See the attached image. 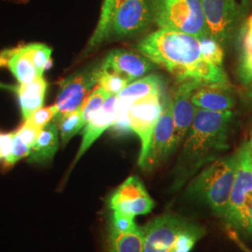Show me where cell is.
I'll return each mask as SVG.
<instances>
[{
  "mask_svg": "<svg viewBox=\"0 0 252 252\" xmlns=\"http://www.w3.org/2000/svg\"><path fill=\"white\" fill-rule=\"evenodd\" d=\"M135 48L180 82L231 84L224 68L209 63L205 58L196 36L160 28L144 36Z\"/></svg>",
  "mask_w": 252,
  "mask_h": 252,
  "instance_id": "obj_1",
  "label": "cell"
},
{
  "mask_svg": "<svg viewBox=\"0 0 252 252\" xmlns=\"http://www.w3.org/2000/svg\"><path fill=\"white\" fill-rule=\"evenodd\" d=\"M234 112L197 108L175 167L172 189H180L207 163L229 148Z\"/></svg>",
  "mask_w": 252,
  "mask_h": 252,
  "instance_id": "obj_2",
  "label": "cell"
},
{
  "mask_svg": "<svg viewBox=\"0 0 252 252\" xmlns=\"http://www.w3.org/2000/svg\"><path fill=\"white\" fill-rule=\"evenodd\" d=\"M236 164V152L210 162L190 181L187 189L188 195L206 204L217 216L225 220Z\"/></svg>",
  "mask_w": 252,
  "mask_h": 252,
  "instance_id": "obj_3",
  "label": "cell"
},
{
  "mask_svg": "<svg viewBox=\"0 0 252 252\" xmlns=\"http://www.w3.org/2000/svg\"><path fill=\"white\" fill-rule=\"evenodd\" d=\"M153 22L162 29L198 38L210 36L200 0H151Z\"/></svg>",
  "mask_w": 252,
  "mask_h": 252,
  "instance_id": "obj_4",
  "label": "cell"
},
{
  "mask_svg": "<svg viewBox=\"0 0 252 252\" xmlns=\"http://www.w3.org/2000/svg\"><path fill=\"white\" fill-rule=\"evenodd\" d=\"M237 153L234 186L225 217L226 224L252 237V220L248 201L252 193V160L250 141H244Z\"/></svg>",
  "mask_w": 252,
  "mask_h": 252,
  "instance_id": "obj_5",
  "label": "cell"
},
{
  "mask_svg": "<svg viewBox=\"0 0 252 252\" xmlns=\"http://www.w3.org/2000/svg\"><path fill=\"white\" fill-rule=\"evenodd\" d=\"M164 101L162 95L151 94L135 100L128 111L130 128L140 140L138 165L143 166L148 156L154 129L161 117Z\"/></svg>",
  "mask_w": 252,
  "mask_h": 252,
  "instance_id": "obj_6",
  "label": "cell"
},
{
  "mask_svg": "<svg viewBox=\"0 0 252 252\" xmlns=\"http://www.w3.org/2000/svg\"><path fill=\"white\" fill-rule=\"evenodd\" d=\"M210 36L222 46L234 37L242 17L235 0H200Z\"/></svg>",
  "mask_w": 252,
  "mask_h": 252,
  "instance_id": "obj_7",
  "label": "cell"
},
{
  "mask_svg": "<svg viewBox=\"0 0 252 252\" xmlns=\"http://www.w3.org/2000/svg\"><path fill=\"white\" fill-rule=\"evenodd\" d=\"M100 65L96 64L74 73L60 82V92L54 104L57 108V116L54 121L81 107L91 91L97 84Z\"/></svg>",
  "mask_w": 252,
  "mask_h": 252,
  "instance_id": "obj_8",
  "label": "cell"
},
{
  "mask_svg": "<svg viewBox=\"0 0 252 252\" xmlns=\"http://www.w3.org/2000/svg\"><path fill=\"white\" fill-rule=\"evenodd\" d=\"M177 148L173 102L171 98H166L161 117L154 129L148 156L141 168L145 171H153L165 162Z\"/></svg>",
  "mask_w": 252,
  "mask_h": 252,
  "instance_id": "obj_9",
  "label": "cell"
},
{
  "mask_svg": "<svg viewBox=\"0 0 252 252\" xmlns=\"http://www.w3.org/2000/svg\"><path fill=\"white\" fill-rule=\"evenodd\" d=\"M108 207L112 211L136 217L152 212L154 202L140 179L131 176L112 192L108 198Z\"/></svg>",
  "mask_w": 252,
  "mask_h": 252,
  "instance_id": "obj_10",
  "label": "cell"
},
{
  "mask_svg": "<svg viewBox=\"0 0 252 252\" xmlns=\"http://www.w3.org/2000/svg\"><path fill=\"white\" fill-rule=\"evenodd\" d=\"M153 21L151 0H123L111 27V34L119 37L135 36L147 30Z\"/></svg>",
  "mask_w": 252,
  "mask_h": 252,
  "instance_id": "obj_11",
  "label": "cell"
},
{
  "mask_svg": "<svg viewBox=\"0 0 252 252\" xmlns=\"http://www.w3.org/2000/svg\"><path fill=\"white\" fill-rule=\"evenodd\" d=\"M188 220L175 214L156 217L142 227L143 252H170L178 234Z\"/></svg>",
  "mask_w": 252,
  "mask_h": 252,
  "instance_id": "obj_12",
  "label": "cell"
},
{
  "mask_svg": "<svg viewBox=\"0 0 252 252\" xmlns=\"http://www.w3.org/2000/svg\"><path fill=\"white\" fill-rule=\"evenodd\" d=\"M202 83L194 81L181 82L173 96V117L175 124V136L178 147L188 134L197 107L192 103L193 92Z\"/></svg>",
  "mask_w": 252,
  "mask_h": 252,
  "instance_id": "obj_13",
  "label": "cell"
},
{
  "mask_svg": "<svg viewBox=\"0 0 252 252\" xmlns=\"http://www.w3.org/2000/svg\"><path fill=\"white\" fill-rule=\"evenodd\" d=\"M102 65L133 82L153 70L156 64L142 54L126 50H113L107 55Z\"/></svg>",
  "mask_w": 252,
  "mask_h": 252,
  "instance_id": "obj_14",
  "label": "cell"
},
{
  "mask_svg": "<svg viewBox=\"0 0 252 252\" xmlns=\"http://www.w3.org/2000/svg\"><path fill=\"white\" fill-rule=\"evenodd\" d=\"M118 114V95L111 94L98 112L85 125L82 132V141L73 162L75 165L106 130L114 125Z\"/></svg>",
  "mask_w": 252,
  "mask_h": 252,
  "instance_id": "obj_15",
  "label": "cell"
},
{
  "mask_svg": "<svg viewBox=\"0 0 252 252\" xmlns=\"http://www.w3.org/2000/svg\"><path fill=\"white\" fill-rule=\"evenodd\" d=\"M192 103L197 108L211 111L231 110L235 105V95L231 84H201L193 92Z\"/></svg>",
  "mask_w": 252,
  "mask_h": 252,
  "instance_id": "obj_16",
  "label": "cell"
},
{
  "mask_svg": "<svg viewBox=\"0 0 252 252\" xmlns=\"http://www.w3.org/2000/svg\"><path fill=\"white\" fill-rule=\"evenodd\" d=\"M47 87L48 83L43 77L36 78V80L28 83H20L15 86L14 92H16L18 95L23 118L25 121L36 110L42 108Z\"/></svg>",
  "mask_w": 252,
  "mask_h": 252,
  "instance_id": "obj_17",
  "label": "cell"
},
{
  "mask_svg": "<svg viewBox=\"0 0 252 252\" xmlns=\"http://www.w3.org/2000/svg\"><path fill=\"white\" fill-rule=\"evenodd\" d=\"M237 75L246 86L252 81V14L239 29Z\"/></svg>",
  "mask_w": 252,
  "mask_h": 252,
  "instance_id": "obj_18",
  "label": "cell"
},
{
  "mask_svg": "<svg viewBox=\"0 0 252 252\" xmlns=\"http://www.w3.org/2000/svg\"><path fill=\"white\" fill-rule=\"evenodd\" d=\"M59 148V130L57 124L52 121L42 129L35 144L30 149L28 161L30 162H49L54 158Z\"/></svg>",
  "mask_w": 252,
  "mask_h": 252,
  "instance_id": "obj_19",
  "label": "cell"
},
{
  "mask_svg": "<svg viewBox=\"0 0 252 252\" xmlns=\"http://www.w3.org/2000/svg\"><path fill=\"white\" fill-rule=\"evenodd\" d=\"M8 67L20 83H28L41 77L37 72L31 57L27 54L25 45L11 49Z\"/></svg>",
  "mask_w": 252,
  "mask_h": 252,
  "instance_id": "obj_20",
  "label": "cell"
},
{
  "mask_svg": "<svg viewBox=\"0 0 252 252\" xmlns=\"http://www.w3.org/2000/svg\"><path fill=\"white\" fill-rule=\"evenodd\" d=\"M143 242L142 227L137 226L128 233H119L109 229L108 252H143Z\"/></svg>",
  "mask_w": 252,
  "mask_h": 252,
  "instance_id": "obj_21",
  "label": "cell"
},
{
  "mask_svg": "<svg viewBox=\"0 0 252 252\" xmlns=\"http://www.w3.org/2000/svg\"><path fill=\"white\" fill-rule=\"evenodd\" d=\"M122 2L123 0H104L97 27L89 40L88 51L97 47L111 35L113 18Z\"/></svg>",
  "mask_w": 252,
  "mask_h": 252,
  "instance_id": "obj_22",
  "label": "cell"
},
{
  "mask_svg": "<svg viewBox=\"0 0 252 252\" xmlns=\"http://www.w3.org/2000/svg\"><path fill=\"white\" fill-rule=\"evenodd\" d=\"M205 233L206 231L203 227L188 221L178 234L170 252H190Z\"/></svg>",
  "mask_w": 252,
  "mask_h": 252,
  "instance_id": "obj_23",
  "label": "cell"
},
{
  "mask_svg": "<svg viewBox=\"0 0 252 252\" xmlns=\"http://www.w3.org/2000/svg\"><path fill=\"white\" fill-rule=\"evenodd\" d=\"M54 122L58 126L60 137L63 146L67 144V142L73 136L77 135L81 131V128L85 126L81 116V108L73 110Z\"/></svg>",
  "mask_w": 252,
  "mask_h": 252,
  "instance_id": "obj_24",
  "label": "cell"
},
{
  "mask_svg": "<svg viewBox=\"0 0 252 252\" xmlns=\"http://www.w3.org/2000/svg\"><path fill=\"white\" fill-rule=\"evenodd\" d=\"M110 95L109 93L101 87H96L91 92L80 107L81 116L85 125L98 112Z\"/></svg>",
  "mask_w": 252,
  "mask_h": 252,
  "instance_id": "obj_25",
  "label": "cell"
},
{
  "mask_svg": "<svg viewBox=\"0 0 252 252\" xmlns=\"http://www.w3.org/2000/svg\"><path fill=\"white\" fill-rule=\"evenodd\" d=\"M130 83L131 82L126 80V78L106 68L101 63L98 81H97L98 87H101L102 89L107 91L110 94H118Z\"/></svg>",
  "mask_w": 252,
  "mask_h": 252,
  "instance_id": "obj_26",
  "label": "cell"
},
{
  "mask_svg": "<svg viewBox=\"0 0 252 252\" xmlns=\"http://www.w3.org/2000/svg\"><path fill=\"white\" fill-rule=\"evenodd\" d=\"M26 46L27 54L31 57L39 76H43L46 67L50 63L53 50L42 43H31Z\"/></svg>",
  "mask_w": 252,
  "mask_h": 252,
  "instance_id": "obj_27",
  "label": "cell"
},
{
  "mask_svg": "<svg viewBox=\"0 0 252 252\" xmlns=\"http://www.w3.org/2000/svg\"><path fill=\"white\" fill-rule=\"evenodd\" d=\"M202 53L209 63H213L217 66L223 67L224 52L223 47L220 45L212 36L199 38Z\"/></svg>",
  "mask_w": 252,
  "mask_h": 252,
  "instance_id": "obj_28",
  "label": "cell"
},
{
  "mask_svg": "<svg viewBox=\"0 0 252 252\" xmlns=\"http://www.w3.org/2000/svg\"><path fill=\"white\" fill-rule=\"evenodd\" d=\"M137 224L135 223V217L118 211H112L109 229L119 233H128L135 230Z\"/></svg>",
  "mask_w": 252,
  "mask_h": 252,
  "instance_id": "obj_29",
  "label": "cell"
},
{
  "mask_svg": "<svg viewBox=\"0 0 252 252\" xmlns=\"http://www.w3.org/2000/svg\"><path fill=\"white\" fill-rule=\"evenodd\" d=\"M30 147L18 135H14L13 145L11 152L9 155L4 159L6 166H12L18 162L19 160L28 157L30 154Z\"/></svg>",
  "mask_w": 252,
  "mask_h": 252,
  "instance_id": "obj_30",
  "label": "cell"
},
{
  "mask_svg": "<svg viewBox=\"0 0 252 252\" xmlns=\"http://www.w3.org/2000/svg\"><path fill=\"white\" fill-rule=\"evenodd\" d=\"M56 116H57V108L55 107V105H54V106L37 109L26 121L32 124L33 126L43 129L49 123L54 121Z\"/></svg>",
  "mask_w": 252,
  "mask_h": 252,
  "instance_id": "obj_31",
  "label": "cell"
},
{
  "mask_svg": "<svg viewBox=\"0 0 252 252\" xmlns=\"http://www.w3.org/2000/svg\"><path fill=\"white\" fill-rule=\"evenodd\" d=\"M42 129L33 126L32 124L25 121L24 125L19 128L15 134L20 136L30 148L35 144L36 139L40 135Z\"/></svg>",
  "mask_w": 252,
  "mask_h": 252,
  "instance_id": "obj_32",
  "label": "cell"
},
{
  "mask_svg": "<svg viewBox=\"0 0 252 252\" xmlns=\"http://www.w3.org/2000/svg\"><path fill=\"white\" fill-rule=\"evenodd\" d=\"M14 135L15 132L8 134L0 133V160L5 159L11 152Z\"/></svg>",
  "mask_w": 252,
  "mask_h": 252,
  "instance_id": "obj_33",
  "label": "cell"
},
{
  "mask_svg": "<svg viewBox=\"0 0 252 252\" xmlns=\"http://www.w3.org/2000/svg\"><path fill=\"white\" fill-rule=\"evenodd\" d=\"M226 234L228 235V237L234 242L241 251L243 252H252V250L247 246L246 243L242 240V238L239 236V234L237 233V231L233 228L232 226L226 224Z\"/></svg>",
  "mask_w": 252,
  "mask_h": 252,
  "instance_id": "obj_34",
  "label": "cell"
},
{
  "mask_svg": "<svg viewBox=\"0 0 252 252\" xmlns=\"http://www.w3.org/2000/svg\"><path fill=\"white\" fill-rule=\"evenodd\" d=\"M240 11L242 17H245L249 14V12L252 9V0H241L240 4Z\"/></svg>",
  "mask_w": 252,
  "mask_h": 252,
  "instance_id": "obj_35",
  "label": "cell"
},
{
  "mask_svg": "<svg viewBox=\"0 0 252 252\" xmlns=\"http://www.w3.org/2000/svg\"><path fill=\"white\" fill-rule=\"evenodd\" d=\"M10 55H11V49L4 50L3 52L0 53V67L8 66Z\"/></svg>",
  "mask_w": 252,
  "mask_h": 252,
  "instance_id": "obj_36",
  "label": "cell"
},
{
  "mask_svg": "<svg viewBox=\"0 0 252 252\" xmlns=\"http://www.w3.org/2000/svg\"><path fill=\"white\" fill-rule=\"evenodd\" d=\"M247 87H248V89H247L246 94H247L248 98L252 102V81L250 82V84Z\"/></svg>",
  "mask_w": 252,
  "mask_h": 252,
  "instance_id": "obj_37",
  "label": "cell"
},
{
  "mask_svg": "<svg viewBox=\"0 0 252 252\" xmlns=\"http://www.w3.org/2000/svg\"><path fill=\"white\" fill-rule=\"evenodd\" d=\"M248 208H249L250 216H251V219L252 220V193L250 195V197H249V201H248Z\"/></svg>",
  "mask_w": 252,
  "mask_h": 252,
  "instance_id": "obj_38",
  "label": "cell"
},
{
  "mask_svg": "<svg viewBox=\"0 0 252 252\" xmlns=\"http://www.w3.org/2000/svg\"><path fill=\"white\" fill-rule=\"evenodd\" d=\"M0 88H2V89H7V90H15V86L8 85V84H4V83H1V82H0Z\"/></svg>",
  "mask_w": 252,
  "mask_h": 252,
  "instance_id": "obj_39",
  "label": "cell"
},
{
  "mask_svg": "<svg viewBox=\"0 0 252 252\" xmlns=\"http://www.w3.org/2000/svg\"><path fill=\"white\" fill-rule=\"evenodd\" d=\"M250 141V143H251V146L252 147V133H251V139L249 140Z\"/></svg>",
  "mask_w": 252,
  "mask_h": 252,
  "instance_id": "obj_40",
  "label": "cell"
},
{
  "mask_svg": "<svg viewBox=\"0 0 252 252\" xmlns=\"http://www.w3.org/2000/svg\"><path fill=\"white\" fill-rule=\"evenodd\" d=\"M251 144V143H250ZM251 151H252V147L251 146Z\"/></svg>",
  "mask_w": 252,
  "mask_h": 252,
  "instance_id": "obj_41",
  "label": "cell"
}]
</instances>
